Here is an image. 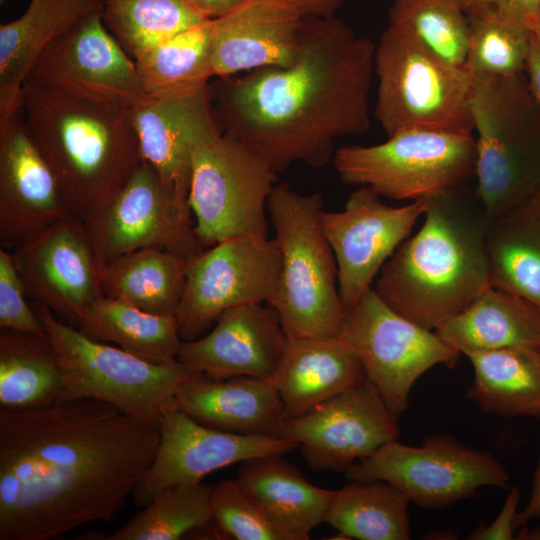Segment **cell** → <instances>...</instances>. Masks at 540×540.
I'll use <instances>...</instances> for the list:
<instances>
[{"label":"cell","instance_id":"cell-18","mask_svg":"<svg viewBox=\"0 0 540 540\" xmlns=\"http://www.w3.org/2000/svg\"><path fill=\"white\" fill-rule=\"evenodd\" d=\"M423 200L392 207L368 186L348 197L344 209L321 213L325 236L334 253L338 290L345 311H349L373 281L421 215Z\"/></svg>","mask_w":540,"mask_h":540},{"label":"cell","instance_id":"cell-19","mask_svg":"<svg viewBox=\"0 0 540 540\" xmlns=\"http://www.w3.org/2000/svg\"><path fill=\"white\" fill-rule=\"evenodd\" d=\"M160 439L154 460L132 496L144 507L160 491L200 483L208 474L245 460L283 455L299 444L275 435H242L205 426L176 405L160 418Z\"/></svg>","mask_w":540,"mask_h":540},{"label":"cell","instance_id":"cell-36","mask_svg":"<svg viewBox=\"0 0 540 540\" xmlns=\"http://www.w3.org/2000/svg\"><path fill=\"white\" fill-rule=\"evenodd\" d=\"M212 491V486L202 482L164 489L111 534L109 540H177L204 531L220 536L218 526L211 529L216 524Z\"/></svg>","mask_w":540,"mask_h":540},{"label":"cell","instance_id":"cell-26","mask_svg":"<svg viewBox=\"0 0 540 540\" xmlns=\"http://www.w3.org/2000/svg\"><path fill=\"white\" fill-rule=\"evenodd\" d=\"M273 378L286 422L354 387L366 376L355 351L338 335L288 337Z\"/></svg>","mask_w":540,"mask_h":540},{"label":"cell","instance_id":"cell-2","mask_svg":"<svg viewBox=\"0 0 540 540\" xmlns=\"http://www.w3.org/2000/svg\"><path fill=\"white\" fill-rule=\"evenodd\" d=\"M376 45L336 15L303 17L300 47L286 67L269 66L208 84L222 133L278 174L301 162L328 164L334 142L365 133Z\"/></svg>","mask_w":540,"mask_h":540},{"label":"cell","instance_id":"cell-16","mask_svg":"<svg viewBox=\"0 0 540 540\" xmlns=\"http://www.w3.org/2000/svg\"><path fill=\"white\" fill-rule=\"evenodd\" d=\"M11 253L27 298L67 324L78 327L103 296V264L89 229L69 213Z\"/></svg>","mask_w":540,"mask_h":540},{"label":"cell","instance_id":"cell-27","mask_svg":"<svg viewBox=\"0 0 540 540\" xmlns=\"http://www.w3.org/2000/svg\"><path fill=\"white\" fill-rule=\"evenodd\" d=\"M434 331L464 355L515 347L540 349V309L490 286Z\"/></svg>","mask_w":540,"mask_h":540},{"label":"cell","instance_id":"cell-35","mask_svg":"<svg viewBox=\"0 0 540 540\" xmlns=\"http://www.w3.org/2000/svg\"><path fill=\"white\" fill-rule=\"evenodd\" d=\"M410 500L383 480L351 481L335 490L324 522L344 539H410Z\"/></svg>","mask_w":540,"mask_h":540},{"label":"cell","instance_id":"cell-15","mask_svg":"<svg viewBox=\"0 0 540 540\" xmlns=\"http://www.w3.org/2000/svg\"><path fill=\"white\" fill-rule=\"evenodd\" d=\"M86 225L103 265L143 248L164 249L188 260L205 249L190 207L177 200L145 161Z\"/></svg>","mask_w":540,"mask_h":540},{"label":"cell","instance_id":"cell-31","mask_svg":"<svg viewBox=\"0 0 540 540\" xmlns=\"http://www.w3.org/2000/svg\"><path fill=\"white\" fill-rule=\"evenodd\" d=\"M77 328L95 341L115 344L156 365L177 362L183 342L175 315L150 313L105 296L86 309Z\"/></svg>","mask_w":540,"mask_h":540},{"label":"cell","instance_id":"cell-22","mask_svg":"<svg viewBox=\"0 0 540 540\" xmlns=\"http://www.w3.org/2000/svg\"><path fill=\"white\" fill-rule=\"evenodd\" d=\"M287 341L277 312L251 303L225 311L206 334L182 342L178 361L216 379L272 377Z\"/></svg>","mask_w":540,"mask_h":540},{"label":"cell","instance_id":"cell-17","mask_svg":"<svg viewBox=\"0 0 540 540\" xmlns=\"http://www.w3.org/2000/svg\"><path fill=\"white\" fill-rule=\"evenodd\" d=\"M399 434L398 420L366 378L284 422L276 436L296 441L311 469L345 473Z\"/></svg>","mask_w":540,"mask_h":540},{"label":"cell","instance_id":"cell-25","mask_svg":"<svg viewBox=\"0 0 540 540\" xmlns=\"http://www.w3.org/2000/svg\"><path fill=\"white\" fill-rule=\"evenodd\" d=\"M103 0H30L18 18L0 25V124L22 111L23 87L36 60Z\"/></svg>","mask_w":540,"mask_h":540},{"label":"cell","instance_id":"cell-29","mask_svg":"<svg viewBox=\"0 0 540 540\" xmlns=\"http://www.w3.org/2000/svg\"><path fill=\"white\" fill-rule=\"evenodd\" d=\"M474 378L466 396L484 413L540 418V349L505 348L466 355Z\"/></svg>","mask_w":540,"mask_h":540},{"label":"cell","instance_id":"cell-48","mask_svg":"<svg viewBox=\"0 0 540 540\" xmlns=\"http://www.w3.org/2000/svg\"><path fill=\"white\" fill-rule=\"evenodd\" d=\"M501 1L502 0H460L466 13L472 10L499 5Z\"/></svg>","mask_w":540,"mask_h":540},{"label":"cell","instance_id":"cell-32","mask_svg":"<svg viewBox=\"0 0 540 540\" xmlns=\"http://www.w3.org/2000/svg\"><path fill=\"white\" fill-rule=\"evenodd\" d=\"M62 389L61 366L47 337L0 329V410L51 406Z\"/></svg>","mask_w":540,"mask_h":540},{"label":"cell","instance_id":"cell-51","mask_svg":"<svg viewBox=\"0 0 540 540\" xmlns=\"http://www.w3.org/2000/svg\"><path fill=\"white\" fill-rule=\"evenodd\" d=\"M534 34H535L538 38H540V15H539L538 24H537V27H536V29H535V31H534Z\"/></svg>","mask_w":540,"mask_h":540},{"label":"cell","instance_id":"cell-50","mask_svg":"<svg viewBox=\"0 0 540 540\" xmlns=\"http://www.w3.org/2000/svg\"><path fill=\"white\" fill-rule=\"evenodd\" d=\"M530 205L540 218V189L531 200Z\"/></svg>","mask_w":540,"mask_h":540},{"label":"cell","instance_id":"cell-45","mask_svg":"<svg viewBox=\"0 0 540 540\" xmlns=\"http://www.w3.org/2000/svg\"><path fill=\"white\" fill-rule=\"evenodd\" d=\"M190 8L205 19L221 17L245 0H183Z\"/></svg>","mask_w":540,"mask_h":540},{"label":"cell","instance_id":"cell-39","mask_svg":"<svg viewBox=\"0 0 540 540\" xmlns=\"http://www.w3.org/2000/svg\"><path fill=\"white\" fill-rule=\"evenodd\" d=\"M388 20L443 59L465 67L468 18L460 0H394Z\"/></svg>","mask_w":540,"mask_h":540},{"label":"cell","instance_id":"cell-43","mask_svg":"<svg viewBox=\"0 0 540 540\" xmlns=\"http://www.w3.org/2000/svg\"><path fill=\"white\" fill-rule=\"evenodd\" d=\"M499 5L534 33L540 15V0H502Z\"/></svg>","mask_w":540,"mask_h":540},{"label":"cell","instance_id":"cell-52","mask_svg":"<svg viewBox=\"0 0 540 540\" xmlns=\"http://www.w3.org/2000/svg\"><path fill=\"white\" fill-rule=\"evenodd\" d=\"M1 1H3V0H1Z\"/></svg>","mask_w":540,"mask_h":540},{"label":"cell","instance_id":"cell-12","mask_svg":"<svg viewBox=\"0 0 540 540\" xmlns=\"http://www.w3.org/2000/svg\"><path fill=\"white\" fill-rule=\"evenodd\" d=\"M339 336L397 420L409 407L415 382L436 365L453 368L461 355L434 330L394 311L373 287L346 312Z\"/></svg>","mask_w":540,"mask_h":540},{"label":"cell","instance_id":"cell-49","mask_svg":"<svg viewBox=\"0 0 540 540\" xmlns=\"http://www.w3.org/2000/svg\"><path fill=\"white\" fill-rule=\"evenodd\" d=\"M516 539L519 540H540V527L527 529L525 526L519 528Z\"/></svg>","mask_w":540,"mask_h":540},{"label":"cell","instance_id":"cell-8","mask_svg":"<svg viewBox=\"0 0 540 540\" xmlns=\"http://www.w3.org/2000/svg\"><path fill=\"white\" fill-rule=\"evenodd\" d=\"M31 306L52 344L63 375L59 401L94 399L139 419L158 422L175 405L178 386L193 372L177 361L156 365L120 347L98 342L59 320L36 302Z\"/></svg>","mask_w":540,"mask_h":540},{"label":"cell","instance_id":"cell-38","mask_svg":"<svg viewBox=\"0 0 540 540\" xmlns=\"http://www.w3.org/2000/svg\"><path fill=\"white\" fill-rule=\"evenodd\" d=\"M465 68L471 75L508 76L525 72L532 30L501 5L467 12Z\"/></svg>","mask_w":540,"mask_h":540},{"label":"cell","instance_id":"cell-11","mask_svg":"<svg viewBox=\"0 0 540 540\" xmlns=\"http://www.w3.org/2000/svg\"><path fill=\"white\" fill-rule=\"evenodd\" d=\"M345 476L350 481H386L410 502L436 510L475 496L481 487L506 488L510 482L492 453L443 433L426 436L417 447L389 441L351 465Z\"/></svg>","mask_w":540,"mask_h":540},{"label":"cell","instance_id":"cell-28","mask_svg":"<svg viewBox=\"0 0 540 540\" xmlns=\"http://www.w3.org/2000/svg\"><path fill=\"white\" fill-rule=\"evenodd\" d=\"M281 456L241 462L238 478L293 540H307L324 522L335 490L314 486Z\"/></svg>","mask_w":540,"mask_h":540},{"label":"cell","instance_id":"cell-3","mask_svg":"<svg viewBox=\"0 0 540 540\" xmlns=\"http://www.w3.org/2000/svg\"><path fill=\"white\" fill-rule=\"evenodd\" d=\"M422 200L424 224L398 246L373 289L397 313L435 330L490 287L485 245L490 218L475 188Z\"/></svg>","mask_w":540,"mask_h":540},{"label":"cell","instance_id":"cell-4","mask_svg":"<svg viewBox=\"0 0 540 540\" xmlns=\"http://www.w3.org/2000/svg\"><path fill=\"white\" fill-rule=\"evenodd\" d=\"M130 111L24 84L26 129L50 167L68 213L85 224L143 161Z\"/></svg>","mask_w":540,"mask_h":540},{"label":"cell","instance_id":"cell-5","mask_svg":"<svg viewBox=\"0 0 540 540\" xmlns=\"http://www.w3.org/2000/svg\"><path fill=\"white\" fill-rule=\"evenodd\" d=\"M322 212L319 193L301 194L287 182L274 185L267 202L282 260L275 292L267 304L291 338L338 336L346 317Z\"/></svg>","mask_w":540,"mask_h":540},{"label":"cell","instance_id":"cell-9","mask_svg":"<svg viewBox=\"0 0 540 540\" xmlns=\"http://www.w3.org/2000/svg\"><path fill=\"white\" fill-rule=\"evenodd\" d=\"M332 161L347 184L415 201L467 186L475 176L476 141L473 133L407 129L380 144L342 146Z\"/></svg>","mask_w":540,"mask_h":540},{"label":"cell","instance_id":"cell-40","mask_svg":"<svg viewBox=\"0 0 540 540\" xmlns=\"http://www.w3.org/2000/svg\"><path fill=\"white\" fill-rule=\"evenodd\" d=\"M213 516L222 533L237 540H293L239 478L213 487Z\"/></svg>","mask_w":540,"mask_h":540},{"label":"cell","instance_id":"cell-37","mask_svg":"<svg viewBox=\"0 0 540 540\" xmlns=\"http://www.w3.org/2000/svg\"><path fill=\"white\" fill-rule=\"evenodd\" d=\"M101 15L112 36L135 60L205 19L183 0H103Z\"/></svg>","mask_w":540,"mask_h":540},{"label":"cell","instance_id":"cell-33","mask_svg":"<svg viewBox=\"0 0 540 540\" xmlns=\"http://www.w3.org/2000/svg\"><path fill=\"white\" fill-rule=\"evenodd\" d=\"M485 245L490 286L540 309V218L530 203L491 219Z\"/></svg>","mask_w":540,"mask_h":540},{"label":"cell","instance_id":"cell-44","mask_svg":"<svg viewBox=\"0 0 540 540\" xmlns=\"http://www.w3.org/2000/svg\"><path fill=\"white\" fill-rule=\"evenodd\" d=\"M294 7L303 17H329L347 0H283Z\"/></svg>","mask_w":540,"mask_h":540},{"label":"cell","instance_id":"cell-14","mask_svg":"<svg viewBox=\"0 0 540 540\" xmlns=\"http://www.w3.org/2000/svg\"><path fill=\"white\" fill-rule=\"evenodd\" d=\"M25 83L124 110L150 99L134 60L106 28L101 11L85 17L47 47Z\"/></svg>","mask_w":540,"mask_h":540},{"label":"cell","instance_id":"cell-24","mask_svg":"<svg viewBox=\"0 0 540 540\" xmlns=\"http://www.w3.org/2000/svg\"><path fill=\"white\" fill-rule=\"evenodd\" d=\"M174 399L195 421L225 432L276 436L285 422L273 376L216 379L195 371L178 386Z\"/></svg>","mask_w":540,"mask_h":540},{"label":"cell","instance_id":"cell-20","mask_svg":"<svg viewBox=\"0 0 540 540\" xmlns=\"http://www.w3.org/2000/svg\"><path fill=\"white\" fill-rule=\"evenodd\" d=\"M21 115L0 124V246L10 251L68 214Z\"/></svg>","mask_w":540,"mask_h":540},{"label":"cell","instance_id":"cell-23","mask_svg":"<svg viewBox=\"0 0 540 540\" xmlns=\"http://www.w3.org/2000/svg\"><path fill=\"white\" fill-rule=\"evenodd\" d=\"M303 16L283 0H245L211 19L214 77L286 67L300 47Z\"/></svg>","mask_w":540,"mask_h":540},{"label":"cell","instance_id":"cell-47","mask_svg":"<svg viewBox=\"0 0 540 540\" xmlns=\"http://www.w3.org/2000/svg\"><path fill=\"white\" fill-rule=\"evenodd\" d=\"M540 518V457L532 481L531 496L526 506L517 512L515 528L526 526L532 519Z\"/></svg>","mask_w":540,"mask_h":540},{"label":"cell","instance_id":"cell-10","mask_svg":"<svg viewBox=\"0 0 540 540\" xmlns=\"http://www.w3.org/2000/svg\"><path fill=\"white\" fill-rule=\"evenodd\" d=\"M276 178L263 158L224 133L196 148L188 203L201 245L268 237L267 202Z\"/></svg>","mask_w":540,"mask_h":540},{"label":"cell","instance_id":"cell-1","mask_svg":"<svg viewBox=\"0 0 540 540\" xmlns=\"http://www.w3.org/2000/svg\"><path fill=\"white\" fill-rule=\"evenodd\" d=\"M159 439L158 422L94 399L0 410V540H50L111 521Z\"/></svg>","mask_w":540,"mask_h":540},{"label":"cell","instance_id":"cell-42","mask_svg":"<svg viewBox=\"0 0 540 540\" xmlns=\"http://www.w3.org/2000/svg\"><path fill=\"white\" fill-rule=\"evenodd\" d=\"M520 500V489L510 488L504 504L493 522L489 525L479 524L471 534V540H512L515 539V518Z\"/></svg>","mask_w":540,"mask_h":540},{"label":"cell","instance_id":"cell-30","mask_svg":"<svg viewBox=\"0 0 540 540\" xmlns=\"http://www.w3.org/2000/svg\"><path fill=\"white\" fill-rule=\"evenodd\" d=\"M188 259L160 248H143L103 265V296L144 311L175 315L181 301Z\"/></svg>","mask_w":540,"mask_h":540},{"label":"cell","instance_id":"cell-46","mask_svg":"<svg viewBox=\"0 0 540 540\" xmlns=\"http://www.w3.org/2000/svg\"><path fill=\"white\" fill-rule=\"evenodd\" d=\"M525 73L533 97L540 109V38L534 33L531 40Z\"/></svg>","mask_w":540,"mask_h":540},{"label":"cell","instance_id":"cell-7","mask_svg":"<svg viewBox=\"0 0 540 540\" xmlns=\"http://www.w3.org/2000/svg\"><path fill=\"white\" fill-rule=\"evenodd\" d=\"M374 116L389 137L407 129L473 133L472 75L388 25L375 50Z\"/></svg>","mask_w":540,"mask_h":540},{"label":"cell","instance_id":"cell-34","mask_svg":"<svg viewBox=\"0 0 540 540\" xmlns=\"http://www.w3.org/2000/svg\"><path fill=\"white\" fill-rule=\"evenodd\" d=\"M142 88L151 99L195 93L214 77L211 20L184 30L135 60Z\"/></svg>","mask_w":540,"mask_h":540},{"label":"cell","instance_id":"cell-41","mask_svg":"<svg viewBox=\"0 0 540 540\" xmlns=\"http://www.w3.org/2000/svg\"><path fill=\"white\" fill-rule=\"evenodd\" d=\"M26 298L11 251L0 247V329L47 337L41 321Z\"/></svg>","mask_w":540,"mask_h":540},{"label":"cell","instance_id":"cell-21","mask_svg":"<svg viewBox=\"0 0 540 540\" xmlns=\"http://www.w3.org/2000/svg\"><path fill=\"white\" fill-rule=\"evenodd\" d=\"M130 113L143 161L179 202L189 206L193 152L222 134L208 86L188 95L150 98Z\"/></svg>","mask_w":540,"mask_h":540},{"label":"cell","instance_id":"cell-13","mask_svg":"<svg viewBox=\"0 0 540 540\" xmlns=\"http://www.w3.org/2000/svg\"><path fill=\"white\" fill-rule=\"evenodd\" d=\"M281 264L274 238L259 236L233 237L191 258L175 314L182 341L206 334L231 308L268 303L275 292Z\"/></svg>","mask_w":540,"mask_h":540},{"label":"cell","instance_id":"cell-6","mask_svg":"<svg viewBox=\"0 0 540 540\" xmlns=\"http://www.w3.org/2000/svg\"><path fill=\"white\" fill-rule=\"evenodd\" d=\"M476 194L490 220L527 205L540 189V109L525 72L472 75Z\"/></svg>","mask_w":540,"mask_h":540}]
</instances>
